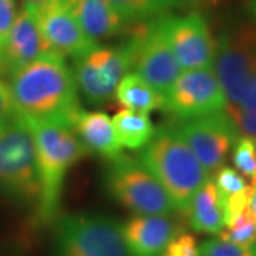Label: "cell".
<instances>
[{"label":"cell","mask_w":256,"mask_h":256,"mask_svg":"<svg viewBox=\"0 0 256 256\" xmlns=\"http://www.w3.org/2000/svg\"><path fill=\"white\" fill-rule=\"evenodd\" d=\"M235 107L240 111H256V73L252 76V78L246 84L245 90L242 92V97L236 106H230Z\"/></svg>","instance_id":"obj_30"},{"label":"cell","mask_w":256,"mask_h":256,"mask_svg":"<svg viewBox=\"0 0 256 256\" xmlns=\"http://www.w3.org/2000/svg\"><path fill=\"white\" fill-rule=\"evenodd\" d=\"M200 256H256V246H242L224 239L214 238L202 242Z\"/></svg>","instance_id":"obj_25"},{"label":"cell","mask_w":256,"mask_h":256,"mask_svg":"<svg viewBox=\"0 0 256 256\" xmlns=\"http://www.w3.org/2000/svg\"><path fill=\"white\" fill-rule=\"evenodd\" d=\"M114 97L124 108L141 114L164 110V97L134 72H128L121 78Z\"/></svg>","instance_id":"obj_19"},{"label":"cell","mask_w":256,"mask_h":256,"mask_svg":"<svg viewBox=\"0 0 256 256\" xmlns=\"http://www.w3.org/2000/svg\"><path fill=\"white\" fill-rule=\"evenodd\" d=\"M164 186L175 210H186L194 194L210 180L200 160L185 142L175 126L154 132L138 158Z\"/></svg>","instance_id":"obj_2"},{"label":"cell","mask_w":256,"mask_h":256,"mask_svg":"<svg viewBox=\"0 0 256 256\" xmlns=\"http://www.w3.org/2000/svg\"><path fill=\"white\" fill-rule=\"evenodd\" d=\"M232 162L235 170L245 178L256 181V140L246 136H239L232 148Z\"/></svg>","instance_id":"obj_23"},{"label":"cell","mask_w":256,"mask_h":256,"mask_svg":"<svg viewBox=\"0 0 256 256\" xmlns=\"http://www.w3.org/2000/svg\"><path fill=\"white\" fill-rule=\"evenodd\" d=\"M107 191L134 215H172L175 205L164 186L140 160L120 156L110 161Z\"/></svg>","instance_id":"obj_4"},{"label":"cell","mask_w":256,"mask_h":256,"mask_svg":"<svg viewBox=\"0 0 256 256\" xmlns=\"http://www.w3.org/2000/svg\"><path fill=\"white\" fill-rule=\"evenodd\" d=\"M14 117L73 130L82 111L73 70L66 58L47 54L12 74Z\"/></svg>","instance_id":"obj_1"},{"label":"cell","mask_w":256,"mask_h":256,"mask_svg":"<svg viewBox=\"0 0 256 256\" xmlns=\"http://www.w3.org/2000/svg\"><path fill=\"white\" fill-rule=\"evenodd\" d=\"M32 10V9H30ZM43 40L52 53L77 60L98 46L82 32L66 2H56L33 10Z\"/></svg>","instance_id":"obj_13"},{"label":"cell","mask_w":256,"mask_h":256,"mask_svg":"<svg viewBox=\"0 0 256 256\" xmlns=\"http://www.w3.org/2000/svg\"><path fill=\"white\" fill-rule=\"evenodd\" d=\"M131 70V57L126 43L116 47L92 48L74 60V80L78 92L92 106H101L114 98L121 78Z\"/></svg>","instance_id":"obj_9"},{"label":"cell","mask_w":256,"mask_h":256,"mask_svg":"<svg viewBox=\"0 0 256 256\" xmlns=\"http://www.w3.org/2000/svg\"><path fill=\"white\" fill-rule=\"evenodd\" d=\"M4 73H6V72H4V66H3V63H2V58H0V76Z\"/></svg>","instance_id":"obj_35"},{"label":"cell","mask_w":256,"mask_h":256,"mask_svg":"<svg viewBox=\"0 0 256 256\" xmlns=\"http://www.w3.org/2000/svg\"><path fill=\"white\" fill-rule=\"evenodd\" d=\"M228 106H236L256 73V23L240 22L222 32L212 62Z\"/></svg>","instance_id":"obj_6"},{"label":"cell","mask_w":256,"mask_h":256,"mask_svg":"<svg viewBox=\"0 0 256 256\" xmlns=\"http://www.w3.org/2000/svg\"><path fill=\"white\" fill-rule=\"evenodd\" d=\"M248 12L252 18V22L256 23V0H250L249 4H248Z\"/></svg>","instance_id":"obj_34"},{"label":"cell","mask_w":256,"mask_h":256,"mask_svg":"<svg viewBox=\"0 0 256 256\" xmlns=\"http://www.w3.org/2000/svg\"><path fill=\"white\" fill-rule=\"evenodd\" d=\"M161 26L170 47L182 70L210 68L216 40L210 23L200 12L184 16H161Z\"/></svg>","instance_id":"obj_12"},{"label":"cell","mask_w":256,"mask_h":256,"mask_svg":"<svg viewBox=\"0 0 256 256\" xmlns=\"http://www.w3.org/2000/svg\"><path fill=\"white\" fill-rule=\"evenodd\" d=\"M14 117V107L10 86L0 80V128L4 127Z\"/></svg>","instance_id":"obj_29"},{"label":"cell","mask_w":256,"mask_h":256,"mask_svg":"<svg viewBox=\"0 0 256 256\" xmlns=\"http://www.w3.org/2000/svg\"><path fill=\"white\" fill-rule=\"evenodd\" d=\"M23 122L30 128L36 146L40 216L44 222H50L57 215L68 170L88 152L70 128L43 121Z\"/></svg>","instance_id":"obj_3"},{"label":"cell","mask_w":256,"mask_h":256,"mask_svg":"<svg viewBox=\"0 0 256 256\" xmlns=\"http://www.w3.org/2000/svg\"><path fill=\"white\" fill-rule=\"evenodd\" d=\"M74 134L80 140L87 152H92L107 161L122 156L111 118L102 111H84L76 120Z\"/></svg>","instance_id":"obj_17"},{"label":"cell","mask_w":256,"mask_h":256,"mask_svg":"<svg viewBox=\"0 0 256 256\" xmlns=\"http://www.w3.org/2000/svg\"><path fill=\"white\" fill-rule=\"evenodd\" d=\"M160 10L166 14L170 9H191L202 3V0H156Z\"/></svg>","instance_id":"obj_31"},{"label":"cell","mask_w":256,"mask_h":256,"mask_svg":"<svg viewBox=\"0 0 256 256\" xmlns=\"http://www.w3.org/2000/svg\"><path fill=\"white\" fill-rule=\"evenodd\" d=\"M216 236L242 246H256V222L250 215L249 206L222 229Z\"/></svg>","instance_id":"obj_22"},{"label":"cell","mask_w":256,"mask_h":256,"mask_svg":"<svg viewBox=\"0 0 256 256\" xmlns=\"http://www.w3.org/2000/svg\"><path fill=\"white\" fill-rule=\"evenodd\" d=\"M249 210H250V215L256 222V184L254 186V192H252V196H250V201H249Z\"/></svg>","instance_id":"obj_33"},{"label":"cell","mask_w":256,"mask_h":256,"mask_svg":"<svg viewBox=\"0 0 256 256\" xmlns=\"http://www.w3.org/2000/svg\"><path fill=\"white\" fill-rule=\"evenodd\" d=\"M0 186L20 198L38 200L34 138L18 117L0 128Z\"/></svg>","instance_id":"obj_8"},{"label":"cell","mask_w":256,"mask_h":256,"mask_svg":"<svg viewBox=\"0 0 256 256\" xmlns=\"http://www.w3.org/2000/svg\"><path fill=\"white\" fill-rule=\"evenodd\" d=\"M228 101L212 68L180 74L165 97L164 110L180 122L226 108Z\"/></svg>","instance_id":"obj_11"},{"label":"cell","mask_w":256,"mask_h":256,"mask_svg":"<svg viewBox=\"0 0 256 256\" xmlns=\"http://www.w3.org/2000/svg\"><path fill=\"white\" fill-rule=\"evenodd\" d=\"M175 128L210 176L225 165L226 156L240 136L225 110L180 121Z\"/></svg>","instance_id":"obj_10"},{"label":"cell","mask_w":256,"mask_h":256,"mask_svg":"<svg viewBox=\"0 0 256 256\" xmlns=\"http://www.w3.org/2000/svg\"><path fill=\"white\" fill-rule=\"evenodd\" d=\"M137 24L124 42L131 57V68L165 100L182 68L165 37L161 16Z\"/></svg>","instance_id":"obj_7"},{"label":"cell","mask_w":256,"mask_h":256,"mask_svg":"<svg viewBox=\"0 0 256 256\" xmlns=\"http://www.w3.org/2000/svg\"><path fill=\"white\" fill-rule=\"evenodd\" d=\"M47 54H52V52L43 40L33 10L23 8L14 18L8 43L2 53L4 72L14 74Z\"/></svg>","instance_id":"obj_14"},{"label":"cell","mask_w":256,"mask_h":256,"mask_svg":"<svg viewBox=\"0 0 256 256\" xmlns=\"http://www.w3.org/2000/svg\"><path fill=\"white\" fill-rule=\"evenodd\" d=\"M182 230L172 215H136L122 225L134 256H161L166 245Z\"/></svg>","instance_id":"obj_15"},{"label":"cell","mask_w":256,"mask_h":256,"mask_svg":"<svg viewBox=\"0 0 256 256\" xmlns=\"http://www.w3.org/2000/svg\"><path fill=\"white\" fill-rule=\"evenodd\" d=\"M161 256H200L198 240L192 234L181 230L171 239Z\"/></svg>","instance_id":"obj_26"},{"label":"cell","mask_w":256,"mask_h":256,"mask_svg":"<svg viewBox=\"0 0 256 256\" xmlns=\"http://www.w3.org/2000/svg\"><path fill=\"white\" fill-rule=\"evenodd\" d=\"M82 32L98 44L100 40L117 36L124 28V20L108 3V0H67Z\"/></svg>","instance_id":"obj_16"},{"label":"cell","mask_w":256,"mask_h":256,"mask_svg":"<svg viewBox=\"0 0 256 256\" xmlns=\"http://www.w3.org/2000/svg\"><path fill=\"white\" fill-rule=\"evenodd\" d=\"M16 3L14 0H0V58L8 43L10 30L16 18Z\"/></svg>","instance_id":"obj_27"},{"label":"cell","mask_w":256,"mask_h":256,"mask_svg":"<svg viewBox=\"0 0 256 256\" xmlns=\"http://www.w3.org/2000/svg\"><path fill=\"white\" fill-rule=\"evenodd\" d=\"M56 2H67V0H23V8L28 9L36 10L42 6H46L50 3H56Z\"/></svg>","instance_id":"obj_32"},{"label":"cell","mask_w":256,"mask_h":256,"mask_svg":"<svg viewBox=\"0 0 256 256\" xmlns=\"http://www.w3.org/2000/svg\"><path fill=\"white\" fill-rule=\"evenodd\" d=\"M54 256H134L122 225L104 215H68L58 220Z\"/></svg>","instance_id":"obj_5"},{"label":"cell","mask_w":256,"mask_h":256,"mask_svg":"<svg viewBox=\"0 0 256 256\" xmlns=\"http://www.w3.org/2000/svg\"><path fill=\"white\" fill-rule=\"evenodd\" d=\"M225 111L235 122L239 134L256 140V111H240L235 107L226 106Z\"/></svg>","instance_id":"obj_28"},{"label":"cell","mask_w":256,"mask_h":256,"mask_svg":"<svg viewBox=\"0 0 256 256\" xmlns=\"http://www.w3.org/2000/svg\"><path fill=\"white\" fill-rule=\"evenodd\" d=\"M184 215L188 225L200 234L218 235L225 228L222 204L216 186L210 178L194 194Z\"/></svg>","instance_id":"obj_18"},{"label":"cell","mask_w":256,"mask_h":256,"mask_svg":"<svg viewBox=\"0 0 256 256\" xmlns=\"http://www.w3.org/2000/svg\"><path fill=\"white\" fill-rule=\"evenodd\" d=\"M111 122L121 148L142 150L156 132L148 114H141L127 108L120 110L112 117Z\"/></svg>","instance_id":"obj_20"},{"label":"cell","mask_w":256,"mask_h":256,"mask_svg":"<svg viewBox=\"0 0 256 256\" xmlns=\"http://www.w3.org/2000/svg\"><path fill=\"white\" fill-rule=\"evenodd\" d=\"M256 182V181H255ZM215 186L220 195V200H225L229 195H234L236 192L245 190L249 182L245 180V176L239 174L235 168L230 166H220V170L215 172Z\"/></svg>","instance_id":"obj_24"},{"label":"cell","mask_w":256,"mask_h":256,"mask_svg":"<svg viewBox=\"0 0 256 256\" xmlns=\"http://www.w3.org/2000/svg\"><path fill=\"white\" fill-rule=\"evenodd\" d=\"M108 3L128 23H142L164 16L156 0H108Z\"/></svg>","instance_id":"obj_21"}]
</instances>
